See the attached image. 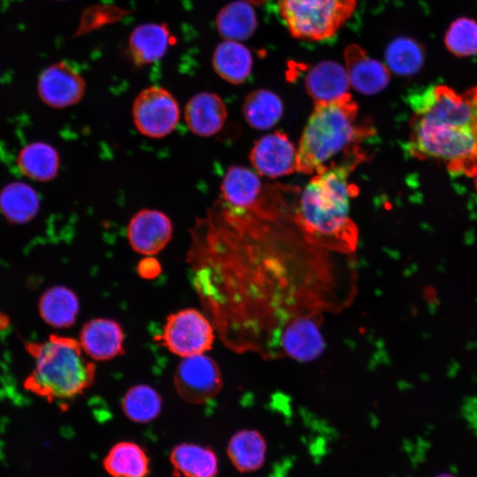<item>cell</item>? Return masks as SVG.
Returning <instances> with one entry per match:
<instances>
[{"instance_id": "cell-24", "label": "cell", "mask_w": 477, "mask_h": 477, "mask_svg": "<svg viewBox=\"0 0 477 477\" xmlns=\"http://www.w3.org/2000/svg\"><path fill=\"white\" fill-rule=\"evenodd\" d=\"M103 466L112 477H147L149 458L138 443L120 442L110 450L103 459Z\"/></svg>"}, {"instance_id": "cell-25", "label": "cell", "mask_w": 477, "mask_h": 477, "mask_svg": "<svg viewBox=\"0 0 477 477\" xmlns=\"http://www.w3.org/2000/svg\"><path fill=\"white\" fill-rule=\"evenodd\" d=\"M216 26L224 40H246L257 27L255 11L245 0L233 1L220 10L216 19Z\"/></svg>"}, {"instance_id": "cell-26", "label": "cell", "mask_w": 477, "mask_h": 477, "mask_svg": "<svg viewBox=\"0 0 477 477\" xmlns=\"http://www.w3.org/2000/svg\"><path fill=\"white\" fill-rule=\"evenodd\" d=\"M242 110L250 126L258 130H267L274 126L282 117L284 104L274 92L257 89L246 96Z\"/></svg>"}, {"instance_id": "cell-23", "label": "cell", "mask_w": 477, "mask_h": 477, "mask_svg": "<svg viewBox=\"0 0 477 477\" xmlns=\"http://www.w3.org/2000/svg\"><path fill=\"white\" fill-rule=\"evenodd\" d=\"M170 459L175 473L185 477H215L218 472L216 455L206 446L178 444L173 448Z\"/></svg>"}, {"instance_id": "cell-1", "label": "cell", "mask_w": 477, "mask_h": 477, "mask_svg": "<svg viewBox=\"0 0 477 477\" xmlns=\"http://www.w3.org/2000/svg\"><path fill=\"white\" fill-rule=\"evenodd\" d=\"M407 153L434 161L451 174L477 173V86L458 93L436 84L409 97Z\"/></svg>"}, {"instance_id": "cell-11", "label": "cell", "mask_w": 477, "mask_h": 477, "mask_svg": "<svg viewBox=\"0 0 477 477\" xmlns=\"http://www.w3.org/2000/svg\"><path fill=\"white\" fill-rule=\"evenodd\" d=\"M173 224L164 212L154 208H142L129 220L126 237L131 247L143 255H155L170 243Z\"/></svg>"}, {"instance_id": "cell-32", "label": "cell", "mask_w": 477, "mask_h": 477, "mask_svg": "<svg viewBox=\"0 0 477 477\" xmlns=\"http://www.w3.org/2000/svg\"><path fill=\"white\" fill-rule=\"evenodd\" d=\"M435 477H456V476H454L452 474H450V473H440V474H437Z\"/></svg>"}, {"instance_id": "cell-10", "label": "cell", "mask_w": 477, "mask_h": 477, "mask_svg": "<svg viewBox=\"0 0 477 477\" xmlns=\"http://www.w3.org/2000/svg\"><path fill=\"white\" fill-rule=\"evenodd\" d=\"M37 92L41 101L53 109H64L80 102L86 93L81 74L67 62L55 63L40 74Z\"/></svg>"}, {"instance_id": "cell-12", "label": "cell", "mask_w": 477, "mask_h": 477, "mask_svg": "<svg viewBox=\"0 0 477 477\" xmlns=\"http://www.w3.org/2000/svg\"><path fill=\"white\" fill-rule=\"evenodd\" d=\"M255 171L270 178L292 174L296 170L297 150L285 133L275 132L259 139L250 152Z\"/></svg>"}, {"instance_id": "cell-3", "label": "cell", "mask_w": 477, "mask_h": 477, "mask_svg": "<svg viewBox=\"0 0 477 477\" xmlns=\"http://www.w3.org/2000/svg\"><path fill=\"white\" fill-rule=\"evenodd\" d=\"M353 170L343 165L315 174L302 191L295 222L307 242L341 253L355 249L358 229L349 211L356 189L348 182Z\"/></svg>"}, {"instance_id": "cell-16", "label": "cell", "mask_w": 477, "mask_h": 477, "mask_svg": "<svg viewBox=\"0 0 477 477\" xmlns=\"http://www.w3.org/2000/svg\"><path fill=\"white\" fill-rule=\"evenodd\" d=\"M305 87L314 103H321L336 101L348 95L350 83L344 66L326 60L307 72Z\"/></svg>"}, {"instance_id": "cell-6", "label": "cell", "mask_w": 477, "mask_h": 477, "mask_svg": "<svg viewBox=\"0 0 477 477\" xmlns=\"http://www.w3.org/2000/svg\"><path fill=\"white\" fill-rule=\"evenodd\" d=\"M214 338L211 322L194 308L170 314L162 333L155 337V341L181 358L204 353L211 348Z\"/></svg>"}, {"instance_id": "cell-4", "label": "cell", "mask_w": 477, "mask_h": 477, "mask_svg": "<svg viewBox=\"0 0 477 477\" xmlns=\"http://www.w3.org/2000/svg\"><path fill=\"white\" fill-rule=\"evenodd\" d=\"M28 350L34 367L25 388L49 402L72 399L95 382V365L74 338L51 335L44 342L30 344Z\"/></svg>"}, {"instance_id": "cell-18", "label": "cell", "mask_w": 477, "mask_h": 477, "mask_svg": "<svg viewBox=\"0 0 477 477\" xmlns=\"http://www.w3.org/2000/svg\"><path fill=\"white\" fill-rule=\"evenodd\" d=\"M40 208V195L27 182L13 180L0 189V214L11 224L28 223L36 217Z\"/></svg>"}, {"instance_id": "cell-21", "label": "cell", "mask_w": 477, "mask_h": 477, "mask_svg": "<svg viewBox=\"0 0 477 477\" xmlns=\"http://www.w3.org/2000/svg\"><path fill=\"white\" fill-rule=\"evenodd\" d=\"M212 65L220 78L238 85L245 82L251 74L253 57L240 42L224 40L214 51Z\"/></svg>"}, {"instance_id": "cell-5", "label": "cell", "mask_w": 477, "mask_h": 477, "mask_svg": "<svg viewBox=\"0 0 477 477\" xmlns=\"http://www.w3.org/2000/svg\"><path fill=\"white\" fill-rule=\"evenodd\" d=\"M357 0H278L281 19L296 39L319 42L335 35L353 14Z\"/></svg>"}, {"instance_id": "cell-17", "label": "cell", "mask_w": 477, "mask_h": 477, "mask_svg": "<svg viewBox=\"0 0 477 477\" xmlns=\"http://www.w3.org/2000/svg\"><path fill=\"white\" fill-rule=\"evenodd\" d=\"M172 34L164 23H144L131 33L128 48L137 65L153 64L164 57L173 44Z\"/></svg>"}, {"instance_id": "cell-15", "label": "cell", "mask_w": 477, "mask_h": 477, "mask_svg": "<svg viewBox=\"0 0 477 477\" xmlns=\"http://www.w3.org/2000/svg\"><path fill=\"white\" fill-rule=\"evenodd\" d=\"M227 108L215 93L200 92L186 102L184 118L188 129L195 135L210 137L216 134L227 119Z\"/></svg>"}, {"instance_id": "cell-22", "label": "cell", "mask_w": 477, "mask_h": 477, "mask_svg": "<svg viewBox=\"0 0 477 477\" xmlns=\"http://www.w3.org/2000/svg\"><path fill=\"white\" fill-rule=\"evenodd\" d=\"M80 310L77 295L71 289L56 285L46 290L39 300V314L49 325L64 329L74 324Z\"/></svg>"}, {"instance_id": "cell-7", "label": "cell", "mask_w": 477, "mask_h": 477, "mask_svg": "<svg viewBox=\"0 0 477 477\" xmlns=\"http://www.w3.org/2000/svg\"><path fill=\"white\" fill-rule=\"evenodd\" d=\"M223 204L232 213L262 219H273L276 212L265 205L269 197L260 177L251 170L238 165L230 167L220 186Z\"/></svg>"}, {"instance_id": "cell-9", "label": "cell", "mask_w": 477, "mask_h": 477, "mask_svg": "<svg viewBox=\"0 0 477 477\" xmlns=\"http://www.w3.org/2000/svg\"><path fill=\"white\" fill-rule=\"evenodd\" d=\"M174 385L185 401L202 404L218 394L223 382L216 361L202 353L182 358L175 370Z\"/></svg>"}, {"instance_id": "cell-28", "label": "cell", "mask_w": 477, "mask_h": 477, "mask_svg": "<svg viewBox=\"0 0 477 477\" xmlns=\"http://www.w3.org/2000/svg\"><path fill=\"white\" fill-rule=\"evenodd\" d=\"M162 403V398L156 390L147 384H139L125 392L122 408L132 421L148 423L159 415Z\"/></svg>"}, {"instance_id": "cell-19", "label": "cell", "mask_w": 477, "mask_h": 477, "mask_svg": "<svg viewBox=\"0 0 477 477\" xmlns=\"http://www.w3.org/2000/svg\"><path fill=\"white\" fill-rule=\"evenodd\" d=\"M282 345L294 360L308 361L316 359L324 347L316 318L307 315L293 320L282 335Z\"/></svg>"}, {"instance_id": "cell-8", "label": "cell", "mask_w": 477, "mask_h": 477, "mask_svg": "<svg viewBox=\"0 0 477 477\" xmlns=\"http://www.w3.org/2000/svg\"><path fill=\"white\" fill-rule=\"evenodd\" d=\"M132 116L140 134L152 139H162L176 129L180 110L176 97L168 89L150 86L136 96Z\"/></svg>"}, {"instance_id": "cell-13", "label": "cell", "mask_w": 477, "mask_h": 477, "mask_svg": "<svg viewBox=\"0 0 477 477\" xmlns=\"http://www.w3.org/2000/svg\"><path fill=\"white\" fill-rule=\"evenodd\" d=\"M344 57L350 86L357 92L371 95L388 86L390 75L387 65L369 57L359 45L345 48Z\"/></svg>"}, {"instance_id": "cell-30", "label": "cell", "mask_w": 477, "mask_h": 477, "mask_svg": "<svg viewBox=\"0 0 477 477\" xmlns=\"http://www.w3.org/2000/svg\"><path fill=\"white\" fill-rule=\"evenodd\" d=\"M446 49L456 57L477 54V21L461 17L450 23L444 35Z\"/></svg>"}, {"instance_id": "cell-2", "label": "cell", "mask_w": 477, "mask_h": 477, "mask_svg": "<svg viewBox=\"0 0 477 477\" xmlns=\"http://www.w3.org/2000/svg\"><path fill=\"white\" fill-rule=\"evenodd\" d=\"M359 107L350 94L314 103L297 149L296 170L318 174L337 166L353 169L366 155L360 143L372 134L371 125L358 120Z\"/></svg>"}, {"instance_id": "cell-31", "label": "cell", "mask_w": 477, "mask_h": 477, "mask_svg": "<svg viewBox=\"0 0 477 477\" xmlns=\"http://www.w3.org/2000/svg\"><path fill=\"white\" fill-rule=\"evenodd\" d=\"M162 270V267L158 260L148 255L142 259L137 266V271L140 277L145 279H152L156 277Z\"/></svg>"}, {"instance_id": "cell-14", "label": "cell", "mask_w": 477, "mask_h": 477, "mask_svg": "<svg viewBox=\"0 0 477 477\" xmlns=\"http://www.w3.org/2000/svg\"><path fill=\"white\" fill-rule=\"evenodd\" d=\"M124 340V330L117 322L95 318L84 324L79 342L87 356L102 361L123 355Z\"/></svg>"}, {"instance_id": "cell-20", "label": "cell", "mask_w": 477, "mask_h": 477, "mask_svg": "<svg viewBox=\"0 0 477 477\" xmlns=\"http://www.w3.org/2000/svg\"><path fill=\"white\" fill-rule=\"evenodd\" d=\"M16 165L26 178L44 183L57 177L61 160L58 151L50 143L34 140L26 143L19 150Z\"/></svg>"}, {"instance_id": "cell-33", "label": "cell", "mask_w": 477, "mask_h": 477, "mask_svg": "<svg viewBox=\"0 0 477 477\" xmlns=\"http://www.w3.org/2000/svg\"><path fill=\"white\" fill-rule=\"evenodd\" d=\"M473 178H474V187H475V190L477 192V173L475 174V176Z\"/></svg>"}, {"instance_id": "cell-27", "label": "cell", "mask_w": 477, "mask_h": 477, "mask_svg": "<svg viewBox=\"0 0 477 477\" xmlns=\"http://www.w3.org/2000/svg\"><path fill=\"white\" fill-rule=\"evenodd\" d=\"M227 452L231 463L238 471L253 472L263 465L266 443L258 431L241 430L231 438Z\"/></svg>"}, {"instance_id": "cell-29", "label": "cell", "mask_w": 477, "mask_h": 477, "mask_svg": "<svg viewBox=\"0 0 477 477\" xmlns=\"http://www.w3.org/2000/svg\"><path fill=\"white\" fill-rule=\"evenodd\" d=\"M423 62V49L417 42L409 37H398L386 48V65L398 75L415 74L421 68Z\"/></svg>"}]
</instances>
